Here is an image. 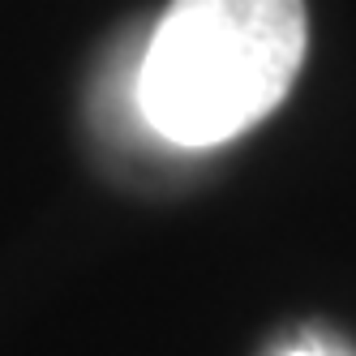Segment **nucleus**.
Wrapping results in <instances>:
<instances>
[{
  "label": "nucleus",
  "instance_id": "obj_1",
  "mask_svg": "<svg viewBox=\"0 0 356 356\" xmlns=\"http://www.w3.org/2000/svg\"><path fill=\"white\" fill-rule=\"evenodd\" d=\"M305 0H172L138 60V112L172 146H219L292 90Z\"/></svg>",
  "mask_w": 356,
  "mask_h": 356
},
{
  "label": "nucleus",
  "instance_id": "obj_2",
  "mask_svg": "<svg viewBox=\"0 0 356 356\" xmlns=\"http://www.w3.org/2000/svg\"><path fill=\"white\" fill-rule=\"evenodd\" d=\"M279 356H352V352H339V348H330V343H292V348H284Z\"/></svg>",
  "mask_w": 356,
  "mask_h": 356
}]
</instances>
